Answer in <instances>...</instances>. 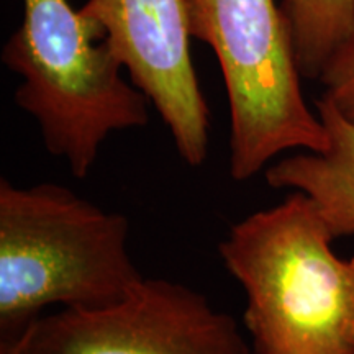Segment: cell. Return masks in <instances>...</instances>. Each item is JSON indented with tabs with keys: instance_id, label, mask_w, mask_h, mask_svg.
Returning <instances> with one entry per match:
<instances>
[{
	"instance_id": "obj_1",
	"label": "cell",
	"mask_w": 354,
	"mask_h": 354,
	"mask_svg": "<svg viewBox=\"0 0 354 354\" xmlns=\"http://www.w3.org/2000/svg\"><path fill=\"white\" fill-rule=\"evenodd\" d=\"M145 276L130 221L55 183L0 180V354H15L53 305L102 308Z\"/></svg>"
},
{
	"instance_id": "obj_2",
	"label": "cell",
	"mask_w": 354,
	"mask_h": 354,
	"mask_svg": "<svg viewBox=\"0 0 354 354\" xmlns=\"http://www.w3.org/2000/svg\"><path fill=\"white\" fill-rule=\"evenodd\" d=\"M333 241L297 190L230 225L218 256L246 295L254 354H354V256Z\"/></svg>"
},
{
	"instance_id": "obj_3",
	"label": "cell",
	"mask_w": 354,
	"mask_h": 354,
	"mask_svg": "<svg viewBox=\"0 0 354 354\" xmlns=\"http://www.w3.org/2000/svg\"><path fill=\"white\" fill-rule=\"evenodd\" d=\"M21 77L17 105L37 120L44 149L86 179L104 141L145 127L146 95L123 77V64L94 21L68 0H24V20L2 50Z\"/></svg>"
},
{
	"instance_id": "obj_4",
	"label": "cell",
	"mask_w": 354,
	"mask_h": 354,
	"mask_svg": "<svg viewBox=\"0 0 354 354\" xmlns=\"http://www.w3.org/2000/svg\"><path fill=\"white\" fill-rule=\"evenodd\" d=\"M190 37L218 59L230 109L232 179L264 172L289 149L322 153L328 133L304 99L276 0H184Z\"/></svg>"
},
{
	"instance_id": "obj_5",
	"label": "cell",
	"mask_w": 354,
	"mask_h": 354,
	"mask_svg": "<svg viewBox=\"0 0 354 354\" xmlns=\"http://www.w3.org/2000/svg\"><path fill=\"white\" fill-rule=\"evenodd\" d=\"M15 354H254L250 338L205 294L143 277L120 302L43 315Z\"/></svg>"
},
{
	"instance_id": "obj_6",
	"label": "cell",
	"mask_w": 354,
	"mask_h": 354,
	"mask_svg": "<svg viewBox=\"0 0 354 354\" xmlns=\"http://www.w3.org/2000/svg\"><path fill=\"white\" fill-rule=\"evenodd\" d=\"M79 12L156 109L185 165H205L210 110L190 56L184 0H87Z\"/></svg>"
},
{
	"instance_id": "obj_7",
	"label": "cell",
	"mask_w": 354,
	"mask_h": 354,
	"mask_svg": "<svg viewBox=\"0 0 354 354\" xmlns=\"http://www.w3.org/2000/svg\"><path fill=\"white\" fill-rule=\"evenodd\" d=\"M317 113L328 133V148L274 161L264 169L271 189H290L312 201L335 240L354 234V123L325 97Z\"/></svg>"
},
{
	"instance_id": "obj_8",
	"label": "cell",
	"mask_w": 354,
	"mask_h": 354,
	"mask_svg": "<svg viewBox=\"0 0 354 354\" xmlns=\"http://www.w3.org/2000/svg\"><path fill=\"white\" fill-rule=\"evenodd\" d=\"M302 79L318 81L336 55L354 44V0H282Z\"/></svg>"
},
{
	"instance_id": "obj_9",
	"label": "cell",
	"mask_w": 354,
	"mask_h": 354,
	"mask_svg": "<svg viewBox=\"0 0 354 354\" xmlns=\"http://www.w3.org/2000/svg\"><path fill=\"white\" fill-rule=\"evenodd\" d=\"M318 81L325 87L322 97L331 102L346 120L354 123V44L330 61Z\"/></svg>"
}]
</instances>
